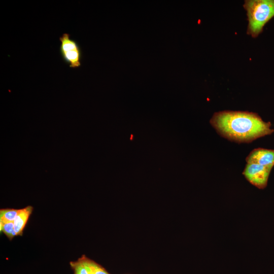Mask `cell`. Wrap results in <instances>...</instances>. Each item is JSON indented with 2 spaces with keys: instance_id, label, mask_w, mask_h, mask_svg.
Listing matches in <instances>:
<instances>
[{
  "instance_id": "ba28073f",
  "label": "cell",
  "mask_w": 274,
  "mask_h": 274,
  "mask_svg": "<svg viewBox=\"0 0 274 274\" xmlns=\"http://www.w3.org/2000/svg\"><path fill=\"white\" fill-rule=\"evenodd\" d=\"M80 259L85 265L89 267L94 274H109L104 268L94 261L86 258L85 256H83Z\"/></svg>"
},
{
  "instance_id": "8992f818",
  "label": "cell",
  "mask_w": 274,
  "mask_h": 274,
  "mask_svg": "<svg viewBox=\"0 0 274 274\" xmlns=\"http://www.w3.org/2000/svg\"><path fill=\"white\" fill-rule=\"evenodd\" d=\"M32 208L28 206L20 210L17 216L14 221V229L17 235H21L27 221L32 212Z\"/></svg>"
},
{
  "instance_id": "52a82bcc",
  "label": "cell",
  "mask_w": 274,
  "mask_h": 274,
  "mask_svg": "<svg viewBox=\"0 0 274 274\" xmlns=\"http://www.w3.org/2000/svg\"><path fill=\"white\" fill-rule=\"evenodd\" d=\"M20 210L2 209L0 211V222L3 223L14 222Z\"/></svg>"
},
{
  "instance_id": "8fae6325",
  "label": "cell",
  "mask_w": 274,
  "mask_h": 274,
  "mask_svg": "<svg viewBox=\"0 0 274 274\" xmlns=\"http://www.w3.org/2000/svg\"><path fill=\"white\" fill-rule=\"evenodd\" d=\"M82 261V260H81ZM84 264V263H83ZM85 265V264H84ZM85 266H86V269H87V272H88V274H94L92 271L89 268V267H88V266H87L86 265H85Z\"/></svg>"
},
{
  "instance_id": "3957f363",
  "label": "cell",
  "mask_w": 274,
  "mask_h": 274,
  "mask_svg": "<svg viewBox=\"0 0 274 274\" xmlns=\"http://www.w3.org/2000/svg\"><path fill=\"white\" fill-rule=\"evenodd\" d=\"M60 53L65 62L73 68L79 67L81 65L82 51L78 43L70 37L67 33H63L60 37Z\"/></svg>"
},
{
  "instance_id": "9c48e42d",
  "label": "cell",
  "mask_w": 274,
  "mask_h": 274,
  "mask_svg": "<svg viewBox=\"0 0 274 274\" xmlns=\"http://www.w3.org/2000/svg\"><path fill=\"white\" fill-rule=\"evenodd\" d=\"M1 231H2L10 239L16 235L14 229V222L3 223L0 222Z\"/></svg>"
},
{
  "instance_id": "277c9868",
  "label": "cell",
  "mask_w": 274,
  "mask_h": 274,
  "mask_svg": "<svg viewBox=\"0 0 274 274\" xmlns=\"http://www.w3.org/2000/svg\"><path fill=\"white\" fill-rule=\"evenodd\" d=\"M272 168L255 163H247L243 174L251 184L259 189H264L267 186Z\"/></svg>"
},
{
  "instance_id": "5b68a950",
  "label": "cell",
  "mask_w": 274,
  "mask_h": 274,
  "mask_svg": "<svg viewBox=\"0 0 274 274\" xmlns=\"http://www.w3.org/2000/svg\"><path fill=\"white\" fill-rule=\"evenodd\" d=\"M246 161L247 163H255L272 167L274 166V150L255 149L247 157Z\"/></svg>"
},
{
  "instance_id": "6da1fadb",
  "label": "cell",
  "mask_w": 274,
  "mask_h": 274,
  "mask_svg": "<svg viewBox=\"0 0 274 274\" xmlns=\"http://www.w3.org/2000/svg\"><path fill=\"white\" fill-rule=\"evenodd\" d=\"M210 123L222 136L239 143L250 142L274 131L269 122H264L257 114L249 112H217Z\"/></svg>"
},
{
  "instance_id": "7a4b0ae2",
  "label": "cell",
  "mask_w": 274,
  "mask_h": 274,
  "mask_svg": "<svg viewBox=\"0 0 274 274\" xmlns=\"http://www.w3.org/2000/svg\"><path fill=\"white\" fill-rule=\"evenodd\" d=\"M244 7L248 20L247 33L257 37L263 28L274 17V0L245 1Z\"/></svg>"
},
{
  "instance_id": "30bf717a",
  "label": "cell",
  "mask_w": 274,
  "mask_h": 274,
  "mask_svg": "<svg viewBox=\"0 0 274 274\" xmlns=\"http://www.w3.org/2000/svg\"><path fill=\"white\" fill-rule=\"evenodd\" d=\"M71 265L74 270V274H88L86 266L80 259L76 262H71Z\"/></svg>"
}]
</instances>
